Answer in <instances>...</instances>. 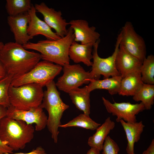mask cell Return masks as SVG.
<instances>
[{
  "instance_id": "6da1fadb",
  "label": "cell",
  "mask_w": 154,
  "mask_h": 154,
  "mask_svg": "<svg viewBox=\"0 0 154 154\" xmlns=\"http://www.w3.org/2000/svg\"><path fill=\"white\" fill-rule=\"evenodd\" d=\"M41 59L40 53L28 51L15 42L4 44L0 49V60L7 74L13 77L28 72Z\"/></svg>"
},
{
  "instance_id": "7a4b0ae2",
  "label": "cell",
  "mask_w": 154,
  "mask_h": 154,
  "mask_svg": "<svg viewBox=\"0 0 154 154\" xmlns=\"http://www.w3.org/2000/svg\"><path fill=\"white\" fill-rule=\"evenodd\" d=\"M67 34L56 40H41L36 43L29 42L23 45L26 49L33 50L39 52L41 59L62 66L70 64L68 50L74 41L73 30L70 27Z\"/></svg>"
},
{
  "instance_id": "3957f363",
  "label": "cell",
  "mask_w": 154,
  "mask_h": 154,
  "mask_svg": "<svg viewBox=\"0 0 154 154\" xmlns=\"http://www.w3.org/2000/svg\"><path fill=\"white\" fill-rule=\"evenodd\" d=\"M34 131L32 125L22 121L6 116L0 119V140L13 151L24 149L33 139Z\"/></svg>"
},
{
  "instance_id": "277c9868",
  "label": "cell",
  "mask_w": 154,
  "mask_h": 154,
  "mask_svg": "<svg viewBox=\"0 0 154 154\" xmlns=\"http://www.w3.org/2000/svg\"><path fill=\"white\" fill-rule=\"evenodd\" d=\"M42 102L40 106L45 109L48 113L47 126L54 142L57 143L59 133L58 128L61 125V119L64 112L69 108L61 99L55 83L52 81L46 86Z\"/></svg>"
},
{
  "instance_id": "5b68a950",
  "label": "cell",
  "mask_w": 154,
  "mask_h": 154,
  "mask_svg": "<svg viewBox=\"0 0 154 154\" xmlns=\"http://www.w3.org/2000/svg\"><path fill=\"white\" fill-rule=\"evenodd\" d=\"M43 87L36 83L18 86L10 84L8 94L10 105L19 110H29L39 106L43 100Z\"/></svg>"
},
{
  "instance_id": "8992f818",
  "label": "cell",
  "mask_w": 154,
  "mask_h": 154,
  "mask_svg": "<svg viewBox=\"0 0 154 154\" xmlns=\"http://www.w3.org/2000/svg\"><path fill=\"white\" fill-rule=\"evenodd\" d=\"M62 69V66L50 62L40 61L28 72L13 77L11 85L17 87L27 84L36 83L43 87L53 80Z\"/></svg>"
},
{
  "instance_id": "52a82bcc",
  "label": "cell",
  "mask_w": 154,
  "mask_h": 154,
  "mask_svg": "<svg viewBox=\"0 0 154 154\" xmlns=\"http://www.w3.org/2000/svg\"><path fill=\"white\" fill-rule=\"evenodd\" d=\"M121 38L120 32L118 35L113 53L111 56L106 58H102L98 54V51L100 39L94 45L92 51L93 61L91 70L90 72L91 79H99L101 75H103L105 79L110 76H120L116 68V60Z\"/></svg>"
},
{
  "instance_id": "ba28073f",
  "label": "cell",
  "mask_w": 154,
  "mask_h": 154,
  "mask_svg": "<svg viewBox=\"0 0 154 154\" xmlns=\"http://www.w3.org/2000/svg\"><path fill=\"white\" fill-rule=\"evenodd\" d=\"M62 70L63 74L55 84L59 90L67 93L84 84H89L91 79L90 72L86 71L79 64H66Z\"/></svg>"
},
{
  "instance_id": "9c48e42d",
  "label": "cell",
  "mask_w": 154,
  "mask_h": 154,
  "mask_svg": "<svg viewBox=\"0 0 154 154\" xmlns=\"http://www.w3.org/2000/svg\"><path fill=\"white\" fill-rule=\"evenodd\" d=\"M120 44L129 53L142 62L146 57V48L143 38L135 31L132 23L126 22L120 32Z\"/></svg>"
},
{
  "instance_id": "30bf717a",
  "label": "cell",
  "mask_w": 154,
  "mask_h": 154,
  "mask_svg": "<svg viewBox=\"0 0 154 154\" xmlns=\"http://www.w3.org/2000/svg\"><path fill=\"white\" fill-rule=\"evenodd\" d=\"M103 102L107 112L113 116L117 117L116 121L121 120L129 123L137 122L136 115L145 109L142 103L132 104L129 102L112 103L104 97Z\"/></svg>"
},
{
  "instance_id": "8fae6325",
  "label": "cell",
  "mask_w": 154,
  "mask_h": 154,
  "mask_svg": "<svg viewBox=\"0 0 154 154\" xmlns=\"http://www.w3.org/2000/svg\"><path fill=\"white\" fill-rule=\"evenodd\" d=\"M6 116L22 121L28 124H35V130L37 131L44 129L47 126L48 121V117L40 106L29 110H22L10 105L7 108Z\"/></svg>"
},
{
  "instance_id": "7c38bea8",
  "label": "cell",
  "mask_w": 154,
  "mask_h": 154,
  "mask_svg": "<svg viewBox=\"0 0 154 154\" xmlns=\"http://www.w3.org/2000/svg\"><path fill=\"white\" fill-rule=\"evenodd\" d=\"M34 6L36 12L42 14L44 21L51 29L54 30L58 36L61 38L66 35L68 31L66 27L69 23L62 17L61 11L50 8L44 2L35 4Z\"/></svg>"
},
{
  "instance_id": "4fadbf2b",
  "label": "cell",
  "mask_w": 154,
  "mask_h": 154,
  "mask_svg": "<svg viewBox=\"0 0 154 154\" xmlns=\"http://www.w3.org/2000/svg\"><path fill=\"white\" fill-rule=\"evenodd\" d=\"M69 25L73 31L74 41L80 42L82 44H94L99 39L100 34L96 31L95 27H90L86 20L79 19L72 20Z\"/></svg>"
},
{
  "instance_id": "5bb4252c",
  "label": "cell",
  "mask_w": 154,
  "mask_h": 154,
  "mask_svg": "<svg viewBox=\"0 0 154 154\" xmlns=\"http://www.w3.org/2000/svg\"><path fill=\"white\" fill-rule=\"evenodd\" d=\"M29 20L30 17L28 12L15 16L7 17V22L13 34L15 42L23 45L32 39L27 32Z\"/></svg>"
},
{
  "instance_id": "9a60e30c",
  "label": "cell",
  "mask_w": 154,
  "mask_h": 154,
  "mask_svg": "<svg viewBox=\"0 0 154 154\" xmlns=\"http://www.w3.org/2000/svg\"><path fill=\"white\" fill-rule=\"evenodd\" d=\"M36 11L33 4L28 12L30 20L27 28V32L29 36L33 37L40 35L44 36L46 39L56 40L61 37L52 31L51 29L44 21L37 16Z\"/></svg>"
},
{
  "instance_id": "2e32d148",
  "label": "cell",
  "mask_w": 154,
  "mask_h": 154,
  "mask_svg": "<svg viewBox=\"0 0 154 154\" xmlns=\"http://www.w3.org/2000/svg\"><path fill=\"white\" fill-rule=\"evenodd\" d=\"M142 63V62L130 54L119 45L116 65L117 70L122 78L132 72L139 71Z\"/></svg>"
},
{
  "instance_id": "e0dca14e",
  "label": "cell",
  "mask_w": 154,
  "mask_h": 154,
  "mask_svg": "<svg viewBox=\"0 0 154 154\" xmlns=\"http://www.w3.org/2000/svg\"><path fill=\"white\" fill-rule=\"evenodd\" d=\"M93 45L92 44H79L74 41L69 49L70 59L76 63L82 62L88 66H92Z\"/></svg>"
},
{
  "instance_id": "ac0fdd59",
  "label": "cell",
  "mask_w": 154,
  "mask_h": 154,
  "mask_svg": "<svg viewBox=\"0 0 154 154\" xmlns=\"http://www.w3.org/2000/svg\"><path fill=\"white\" fill-rule=\"evenodd\" d=\"M125 131L127 140L126 151L127 154H135V143L140 140L145 127L142 121L133 123L126 122L123 120L119 121Z\"/></svg>"
},
{
  "instance_id": "d6986e66",
  "label": "cell",
  "mask_w": 154,
  "mask_h": 154,
  "mask_svg": "<svg viewBox=\"0 0 154 154\" xmlns=\"http://www.w3.org/2000/svg\"><path fill=\"white\" fill-rule=\"evenodd\" d=\"M143 84L139 71L132 72L122 78L118 94L122 96H133Z\"/></svg>"
},
{
  "instance_id": "ffe728a7",
  "label": "cell",
  "mask_w": 154,
  "mask_h": 154,
  "mask_svg": "<svg viewBox=\"0 0 154 154\" xmlns=\"http://www.w3.org/2000/svg\"><path fill=\"white\" fill-rule=\"evenodd\" d=\"M115 126V122L111 119L110 117H108L103 124L96 129L95 133L89 138L88 145L91 148L101 151L105 139Z\"/></svg>"
},
{
  "instance_id": "44dd1931",
  "label": "cell",
  "mask_w": 154,
  "mask_h": 154,
  "mask_svg": "<svg viewBox=\"0 0 154 154\" xmlns=\"http://www.w3.org/2000/svg\"><path fill=\"white\" fill-rule=\"evenodd\" d=\"M122 78L121 76H115L103 80L91 79L88 86L89 92L96 89H105L111 95L118 93Z\"/></svg>"
},
{
  "instance_id": "7402d4cb",
  "label": "cell",
  "mask_w": 154,
  "mask_h": 154,
  "mask_svg": "<svg viewBox=\"0 0 154 154\" xmlns=\"http://www.w3.org/2000/svg\"><path fill=\"white\" fill-rule=\"evenodd\" d=\"M90 92L87 86L74 89L68 94L72 103L79 110L89 116L90 113Z\"/></svg>"
},
{
  "instance_id": "603a6c76",
  "label": "cell",
  "mask_w": 154,
  "mask_h": 154,
  "mask_svg": "<svg viewBox=\"0 0 154 154\" xmlns=\"http://www.w3.org/2000/svg\"><path fill=\"white\" fill-rule=\"evenodd\" d=\"M133 96L134 100L141 101L143 103L145 109L150 110L154 103V85L144 83Z\"/></svg>"
},
{
  "instance_id": "cb8c5ba5",
  "label": "cell",
  "mask_w": 154,
  "mask_h": 154,
  "mask_svg": "<svg viewBox=\"0 0 154 154\" xmlns=\"http://www.w3.org/2000/svg\"><path fill=\"white\" fill-rule=\"evenodd\" d=\"M32 5L30 0H7L5 8L9 16H15L27 13Z\"/></svg>"
},
{
  "instance_id": "d4e9b609",
  "label": "cell",
  "mask_w": 154,
  "mask_h": 154,
  "mask_svg": "<svg viewBox=\"0 0 154 154\" xmlns=\"http://www.w3.org/2000/svg\"><path fill=\"white\" fill-rule=\"evenodd\" d=\"M101 125V124L97 123L93 120L89 116L83 113L80 114L67 123L61 125L59 127H78L94 130H96Z\"/></svg>"
},
{
  "instance_id": "484cf974",
  "label": "cell",
  "mask_w": 154,
  "mask_h": 154,
  "mask_svg": "<svg viewBox=\"0 0 154 154\" xmlns=\"http://www.w3.org/2000/svg\"><path fill=\"white\" fill-rule=\"evenodd\" d=\"M139 71L143 83L154 84V56L153 55L148 56L143 60Z\"/></svg>"
},
{
  "instance_id": "4316f807",
  "label": "cell",
  "mask_w": 154,
  "mask_h": 154,
  "mask_svg": "<svg viewBox=\"0 0 154 154\" xmlns=\"http://www.w3.org/2000/svg\"><path fill=\"white\" fill-rule=\"evenodd\" d=\"M11 74H7L0 80V105L7 108L10 106L8 91L13 78Z\"/></svg>"
},
{
  "instance_id": "83f0119b",
  "label": "cell",
  "mask_w": 154,
  "mask_h": 154,
  "mask_svg": "<svg viewBox=\"0 0 154 154\" xmlns=\"http://www.w3.org/2000/svg\"><path fill=\"white\" fill-rule=\"evenodd\" d=\"M102 150V154H118L120 149L117 143L108 135L104 141Z\"/></svg>"
},
{
  "instance_id": "f1b7e54d",
  "label": "cell",
  "mask_w": 154,
  "mask_h": 154,
  "mask_svg": "<svg viewBox=\"0 0 154 154\" xmlns=\"http://www.w3.org/2000/svg\"><path fill=\"white\" fill-rule=\"evenodd\" d=\"M7 108L0 105V119L6 116ZM13 150L0 140V154L13 153Z\"/></svg>"
},
{
  "instance_id": "f546056e",
  "label": "cell",
  "mask_w": 154,
  "mask_h": 154,
  "mask_svg": "<svg viewBox=\"0 0 154 154\" xmlns=\"http://www.w3.org/2000/svg\"><path fill=\"white\" fill-rule=\"evenodd\" d=\"M3 154H47L44 149L41 146L37 147L36 149H33L31 151L28 153H23L22 152L15 153H7Z\"/></svg>"
},
{
  "instance_id": "4dcf8cb0",
  "label": "cell",
  "mask_w": 154,
  "mask_h": 154,
  "mask_svg": "<svg viewBox=\"0 0 154 154\" xmlns=\"http://www.w3.org/2000/svg\"><path fill=\"white\" fill-rule=\"evenodd\" d=\"M141 154H154V139H153L147 149Z\"/></svg>"
},
{
  "instance_id": "1f68e13d",
  "label": "cell",
  "mask_w": 154,
  "mask_h": 154,
  "mask_svg": "<svg viewBox=\"0 0 154 154\" xmlns=\"http://www.w3.org/2000/svg\"><path fill=\"white\" fill-rule=\"evenodd\" d=\"M6 70L0 60V80L7 75Z\"/></svg>"
},
{
  "instance_id": "d6a6232c",
  "label": "cell",
  "mask_w": 154,
  "mask_h": 154,
  "mask_svg": "<svg viewBox=\"0 0 154 154\" xmlns=\"http://www.w3.org/2000/svg\"><path fill=\"white\" fill-rule=\"evenodd\" d=\"M86 154H100V151L95 148H91Z\"/></svg>"
},
{
  "instance_id": "836d02e7",
  "label": "cell",
  "mask_w": 154,
  "mask_h": 154,
  "mask_svg": "<svg viewBox=\"0 0 154 154\" xmlns=\"http://www.w3.org/2000/svg\"><path fill=\"white\" fill-rule=\"evenodd\" d=\"M4 43L2 42H0V49H1L4 45Z\"/></svg>"
}]
</instances>
